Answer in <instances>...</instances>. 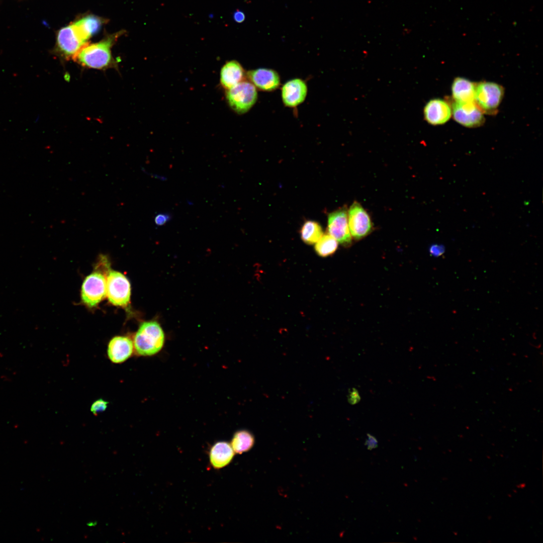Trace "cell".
Listing matches in <instances>:
<instances>
[{
	"mask_svg": "<svg viewBox=\"0 0 543 543\" xmlns=\"http://www.w3.org/2000/svg\"><path fill=\"white\" fill-rule=\"evenodd\" d=\"M120 33L108 36L100 41L86 44L73 58L83 67L98 69H105L113 67L115 60L111 48Z\"/></svg>",
	"mask_w": 543,
	"mask_h": 543,
	"instance_id": "6da1fadb",
	"label": "cell"
},
{
	"mask_svg": "<svg viewBox=\"0 0 543 543\" xmlns=\"http://www.w3.org/2000/svg\"><path fill=\"white\" fill-rule=\"evenodd\" d=\"M165 342L164 332L156 321L141 324L134 336L133 343L135 353L140 356H152L158 353Z\"/></svg>",
	"mask_w": 543,
	"mask_h": 543,
	"instance_id": "7a4b0ae2",
	"label": "cell"
},
{
	"mask_svg": "<svg viewBox=\"0 0 543 543\" xmlns=\"http://www.w3.org/2000/svg\"><path fill=\"white\" fill-rule=\"evenodd\" d=\"M257 93L250 82L242 81L227 90L226 99L231 109L242 114L247 112L255 104Z\"/></svg>",
	"mask_w": 543,
	"mask_h": 543,
	"instance_id": "3957f363",
	"label": "cell"
},
{
	"mask_svg": "<svg viewBox=\"0 0 543 543\" xmlns=\"http://www.w3.org/2000/svg\"><path fill=\"white\" fill-rule=\"evenodd\" d=\"M504 94L500 84L489 81L476 83L475 102L483 113L495 114Z\"/></svg>",
	"mask_w": 543,
	"mask_h": 543,
	"instance_id": "277c9868",
	"label": "cell"
},
{
	"mask_svg": "<svg viewBox=\"0 0 543 543\" xmlns=\"http://www.w3.org/2000/svg\"><path fill=\"white\" fill-rule=\"evenodd\" d=\"M106 295L115 306H126L130 301V284L122 273L110 270L106 276Z\"/></svg>",
	"mask_w": 543,
	"mask_h": 543,
	"instance_id": "5b68a950",
	"label": "cell"
},
{
	"mask_svg": "<svg viewBox=\"0 0 543 543\" xmlns=\"http://www.w3.org/2000/svg\"><path fill=\"white\" fill-rule=\"evenodd\" d=\"M86 44L71 24L60 29L57 33L56 42L52 52L68 59L74 58L81 48Z\"/></svg>",
	"mask_w": 543,
	"mask_h": 543,
	"instance_id": "8992f818",
	"label": "cell"
},
{
	"mask_svg": "<svg viewBox=\"0 0 543 543\" xmlns=\"http://www.w3.org/2000/svg\"><path fill=\"white\" fill-rule=\"evenodd\" d=\"M106 295V277L100 271L88 276L81 287L82 302L89 307L98 305Z\"/></svg>",
	"mask_w": 543,
	"mask_h": 543,
	"instance_id": "52a82bcc",
	"label": "cell"
},
{
	"mask_svg": "<svg viewBox=\"0 0 543 543\" xmlns=\"http://www.w3.org/2000/svg\"><path fill=\"white\" fill-rule=\"evenodd\" d=\"M347 214L350 233L354 239L360 240L372 232L373 226L371 218L359 203L354 202Z\"/></svg>",
	"mask_w": 543,
	"mask_h": 543,
	"instance_id": "ba28073f",
	"label": "cell"
},
{
	"mask_svg": "<svg viewBox=\"0 0 543 543\" xmlns=\"http://www.w3.org/2000/svg\"><path fill=\"white\" fill-rule=\"evenodd\" d=\"M451 108L454 120L464 126L478 127L485 122L483 113L475 102L461 103L454 101Z\"/></svg>",
	"mask_w": 543,
	"mask_h": 543,
	"instance_id": "9c48e42d",
	"label": "cell"
},
{
	"mask_svg": "<svg viewBox=\"0 0 543 543\" xmlns=\"http://www.w3.org/2000/svg\"><path fill=\"white\" fill-rule=\"evenodd\" d=\"M327 232L343 246H348L352 242L346 208L343 207L331 213L328 217Z\"/></svg>",
	"mask_w": 543,
	"mask_h": 543,
	"instance_id": "30bf717a",
	"label": "cell"
},
{
	"mask_svg": "<svg viewBox=\"0 0 543 543\" xmlns=\"http://www.w3.org/2000/svg\"><path fill=\"white\" fill-rule=\"evenodd\" d=\"M426 121L432 125L445 124L452 116L450 105L445 100L433 99L429 101L423 109Z\"/></svg>",
	"mask_w": 543,
	"mask_h": 543,
	"instance_id": "8fae6325",
	"label": "cell"
},
{
	"mask_svg": "<svg viewBox=\"0 0 543 543\" xmlns=\"http://www.w3.org/2000/svg\"><path fill=\"white\" fill-rule=\"evenodd\" d=\"M307 86L300 78H294L285 83L282 88V98L284 105L294 108L303 103L307 96Z\"/></svg>",
	"mask_w": 543,
	"mask_h": 543,
	"instance_id": "7c38bea8",
	"label": "cell"
},
{
	"mask_svg": "<svg viewBox=\"0 0 543 543\" xmlns=\"http://www.w3.org/2000/svg\"><path fill=\"white\" fill-rule=\"evenodd\" d=\"M250 82L259 89L270 92L277 89L280 84V78L275 70L268 68H258L247 72Z\"/></svg>",
	"mask_w": 543,
	"mask_h": 543,
	"instance_id": "4fadbf2b",
	"label": "cell"
},
{
	"mask_svg": "<svg viewBox=\"0 0 543 543\" xmlns=\"http://www.w3.org/2000/svg\"><path fill=\"white\" fill-rule=\"evenodd\" d=\"M134 351L133 341L124 336L114 337L109 342L107 354L113 363L120 364L130 358Z\"/></svg>",
	"mask_w": 543,
	"mask_h": 543,
	"instance_id": "5bb4252c",
	"label": "cell"
},
{
	"mask_svg": "<svg viewBox=\"0 0 543 543\" xmlns=\"http://www.w3.org/2000/svg\"><path fill=\"white\" fill-rule=\"evenodd\" d=\"M244 76V70L239 62L234 60L228 61L221 68L220 83L223 87L228 89L242 81Z\"/></svg>",
	"mask_w": 543,
	"mask_h": 543,
	"instance_id": "9a60e30c",
	"label": "cell"
},
{
	"mask_svg": "<svg viewBox=\"0 0 543 543\" xmlns=\"http://www.w3.org/2000/svg\"><path fill=\"white\" fill-rule=\"evenodd\" d=\"M234 455V451L230 443L225 441H218L210 449V462L214 468L221 469L231 462Z\"/></svg>",
	"mask_w": 543,
	"mask_h": 543,
	"instance_id": "2e32d148",
	"label": "cell"
},
{
	"mask_svg": "<svg viewBox=\"0 0 543 543\" xmlns=\"http://www.w3.org/2000/svg\"><path fill=\"white\" fill-rule=\"evenodd\" d=\"M476 83L464 77H456L451 85L454 101L461 103L475 102Z\"/></svg>",
	"mask_w": 543,
	"mask_h": 543,
	"instance_id": "e0dca14e",
	"label": "cell"
},
{
	"mask_svg": "<svg viewBox=\"0 0 543 543\" xmlns=\"http://www.w3.org/2000/svg\"><path fill=\"white\" fill-rule=\"evenodd\" d=\"M104 20L98 17L88 15L75 21L72 25L82 39L86 42L100 30Z\"/></svg>",
	"mask_w": 543,
	"mask_h": 543,
	"instance_id": "ac0fdd59",
	"label": "cell"
},
{
	"mask_svg": "<svg viewBox=\"0 0 543 543\" xmlns=\"http://www.w3.org/2000/svg\"><path fill=\"white\" fill-rule=\"evenodd\" d=\"M254 442V437L249 431L241 430L234 433L230 444L234 452L241 454L250 449Z\"/></svg>",
	"mask_w": 543,
	"mask_h": 543,
	"instance_id": "d6986e66",
	"label": "cell"
},
{
	"mask_svg": "<svg viewBox=\"0 0 543 543\" xmlns=\"http://www.w3.org/2000/svg\"><path fill=\"white\" fill-rule=\"evenodd\" d=\"M300 235L302 241L309 245L315 244L323 235L322 228L317 222L306 221L303 224Z\"/></svg>",
	"mask_w": 543,
	"mask_h": 543,
	"instance_id": "ffe728a7",
	"label": "cell"
},
{
	"mask_svg": "<svg viewBox=\"0 0 543 543\" xmlns=\"http://www.w3.org/2000/svg\"><path fill=\"white\" fill-rule=\"evenodd\" d=\"M338 241L329 234H324L320 237L315 244V250L321 257H327L333 254L337 250Z\"/></svg>",
	"mask_w": 543,
	"mask_h": 543,
	"instance_id": "44dd1931",
	"label": "cell"
},
{
	"mask_svg": "<svg viewBox=\"0 0 543 543\" xmlns=\"http://www.w3.org/2000/svg\"><path fill=\"white\" fill-rule=\"evenodd\" d=\"M108 404V402L102 399H99L92 404L90 407V411L94 415H97L104 411L107 408Z\"/></svg>",
	"mask_w": 543,
	"mask_h": 543,
	"instance_id": "7402d4cb",
	"label": "cell"
},
{
	"mask_svg": "<svg viewBox=\"0 0 543 543\" xmlns=\"http://www.w3.org/2000/svg\"><path fill=\"white\" fill-rule=\"evenodd\" d=\"M171 218L169 213H160L155 216L154 221L156 225L162 226L168 222Z\"/></svg>",
	"mask_w": 543,
	"mask_h": 543,
	"instance_id": "603a6c76",
	"label": "cell"
},
{
	"mask_svg": "<svg viewBox=\"0 0 543 543\" xmlns=\"http://www.w3.org/2000/svg\"><path fill=\"white\" fill-rule=\"evenodd\" d=\"M429 251L431 255L434 257H438L443 254L445 251V248L442 245L434 244L430 246Z\"/></svg>",
	"mask_w": 543,
	"mask_h": 543,
	"instance_id": "cb8c5ba5",
	"label": "cell"
},
{
	"mask_svg": "<svg viewBox=\"0 0 543 543\" xmlns=\"http://www.w3.org/2000/svg\"><path fill=\"white\" fill-rule=\"evenodd\" d=\"M360 400V397L358 391L355 388L351 389L348 395V402L351 405H354L358 403Z\"/></svg>",
	"mask_w": 543,
	"mask_h": 543,
	"instance_id": "d4e9b609",
	"label": "cell"
},
{
	"mask_svg": "<svg viewBox=\"0 0 543 543\" xmlns=\"http://www.w3.org/2000/svg\"><path fill=\"white\" fill-rule=\"evenodd\" d=\"M365 444L369 450H371L378 447V441L375 437L370 434H368Z\"/></svg>",
	"mask_w": 543,
	"mask_h": 543,
	"instance_id": "484cf974",
	"label": "cell"
},
{
	"mask_svg": "<svg viewBox=\"0 0 543 543\" xmlns=\"http://www.w3.org/2000/svg\"><path fill=\"white\" fill-rule=\"evenodd\" d=\"M246 17L244 13L238 9H237L233 13V20L237 23H242L245 20Z\"/></svg>",
	"mask_w": 543,
	"mask_h": 543,
	"instance_id": "4316f807",
	"label": "cell"
},
{
	"mask_svg": "<svg viewBox=\"0 0 543 543\" xmlns=\"http://www.w3.org/2000/svg\"><path fill=\"white\" fill-rule=\"evenodd\" d=\"M98 524V522L96 520L90 521L86 523V525L89 527L96 526Z\"/></svg>",
	"mask_w": 543,
	"mask_h": 543,
	"instance_id": "83f0119b",
	"label": "cell"
}]
</instances>
